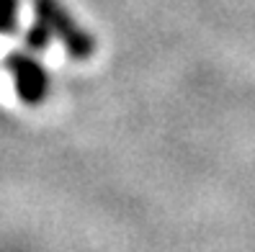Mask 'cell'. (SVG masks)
<instances>
[{
	"instance_id": "cell-1",
	"label": "cell",
	"mask_w": 255,
	"mask_h": 252,
	"mask_svg": "<svg viewBox=\"0 0 255 252\" xmlns=\"http://www.w3.org/2000/svg\"><path fill=\"white\" fill-rule=\"evenodd\" d=\"M34 13L36 18L49 26L52 36H59L65 49L72 59H91L96 52V39L85 31V28L75 21L67 8L59 0H34Z\"/></svg>"
},
{
	"instance_id": "cell-4",
	"label": "cell",
	"mask_w": 255,
	"mask_h": 252,
	"mask_svg": "<svg viewBox=\"0 0 255 252\" xmlns=\"http://www.w3.org/2000/svg\"><path fill=\"white\" fill-rule=\"evenodd\" d=\"M18 26V0H0V34H13Z\"/></svg>"
},
{
	"instance_id": "cell-3",
	"label": "cell",
	"mask_w": 255,
	"mask_h": 252,
	"mask_svg": "<svg viewBox=\"0 0 255 252\" xmlns=\"http://www.w3.org/2000/svg\"><path fill=\"white\" fill-rule=\"evenodd\" d=\"M49 41H52L49 26L36 18L31 26H28V31H26V47H28V49H34V52H44V49L49 47Z\"/></svg>"
},
{
	"instance_id": "cell-2",
	"label": "cell",
	"mask_w": 255,
	"mask_h": 252,
	"mask_svg": "<svg viewBox=\"0 0 255 252\" xmlns=\"http://www.w3.org/2000/svg\"><path fill=\"white\" fill-rule=\"evenodd\" d=\"M5 70L13 80L16 95L26 106H41L49 95V72L36 57L23 52H10L5 57Z\"/></svg>"
}]
</instances>
